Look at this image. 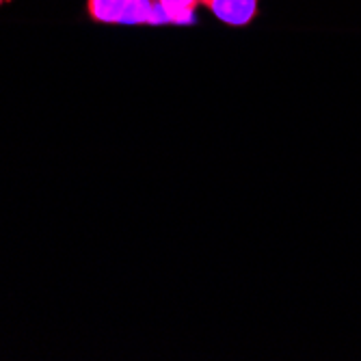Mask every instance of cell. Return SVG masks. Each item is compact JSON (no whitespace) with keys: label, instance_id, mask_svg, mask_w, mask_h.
Segmentation results:
<instances>
[{"label":"cell","instance_id":"7a4b0ae2","mask_svg":"<svg viewBox=\"0 0 361 361\" xmlns=\"http://www.w3.org/2000/svg\"><path fill=\"white\" fill-rule=\"evenodd\" d=\"M130 0H87V13L100 24H121Z\"/></svg>","mask_w":361,"mask_h":361},{"label":"cell","instance_id":"6da1fadb","mask_svg":"<svg viewBox=\"0 0 361 361\" xmlns=\"http://www.w3.org/2000/svg\"><path fill=\"white\" fill-rule=\"evenodd\" d=\"M223 24L229 26H247L257 16L259 0H202Z\"/></svg>","mask_w":361,"mask_h":361},{"label":"cell","instance_id":"3957f363","mask_svg":"<svg viewBox=\"0 0 361 361\" xmlns=\"http://www.w3.org/2000/svg\"><path fill=\"white\" fill-rule=\"evenodd\" d=\"M202 0H158V5L165 9L173 24H188L192 22V11Z\"/></svg>","mask_w":361,"mask_h":361}]
</instances>
